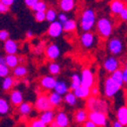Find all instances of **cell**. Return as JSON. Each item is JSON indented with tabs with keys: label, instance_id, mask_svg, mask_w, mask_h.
<instances>
[{
	"label": "cell",
	"instance_id": "cell-1",
	"mask_svg": "<svg viewBox=\"0 0 127 127\" xmlns=\"http://www.w3.org/2000/svg\"><path fill=\"white\" fill-rule=\"evenodd\" d=\"M97 18H96V12L92 8L85 9L80 18V28L83 31H90L93 29V27L96 25Z\"/></svg>",
	"mask_w": 127,
	"mask_h": 127
},
{
	"label": "cell",
	"instance_id": "cell-2",
	"mask_svg": "<svg viewBox=\"0 0 127 127\" xmlns=\"http://www.w3.org/2000/svg\"><path fill=\"white\" fill-rule=\"evenodd\" d=\"M96 29L98 34L103 38H108L112 34L113 23L108 17H101L96 22Z\"/></svg>",
	"mask_w": 127,
	"mask_h": 127
},
{
	"label": "cell",
	"instance_id": "cell-3",
	"mask_svg": "<svg viewBox=\"0 0 127 127\" xmlns=\"http://www.w3.org/2000/svg\"><path fill=\"white\" fill-rule=\"evenodd\" d=\"M87 108L90 111H99V112H108V103L107 101L100 99L95 96H90L87 99Z\"/></svg>",
	"mask_w": 127,
	"mask_h": 127
},
{
	"label": "cell",
	"instance_id": "cell-4",
	"mask_svg": "<svg viewBox=\"0 0 127 127\" xmlns=\"http://www.w3.org/2000/svg\"><path fill=\"white\" fill-rule=\"evenodd\" d=\"M121 90V86H119L117 83H115L112 78L108 77L104 82V95L106 98H113L118 94V92Z\"/></svg>",
	"mask_w": 127,
	"mask_h": 127
},
{
	"label": "cell",
	"instance_id": "cell-5",
	"mask_svg": "<svg viewBox=\"0 0 127 127\" xmlns=\"http://www.w3.org/2000/svg\"><path fill=\"white\" fill-rule=\"evenodd\" d=\"M97 42V37L92 31H84V32L80 35V43L84 49L90 50L95 46Z\"/></svg>",
	"mask_w": 127,
	"mask_h": 127
},
{
	"label": "cell",
	"instance_id": "cell-6",
	"mask_svg": "<svg viewBox=\"0 0 127 127\" xmlns=\"http://www.w3.org/2000/svg\"><path fill=\"white\" fill-rule=\"evenodd\" d=\"M34 108L38 111V112H43V111L53 109L54 106L52 105V103L50 101V98H49L47 95L40 94L34 102Z\"/></svg>",
	"mask_w": 127,
	"mask_h": 127
},
{
	"label": "cell",
	"instance_id": "cell-7",
	"mask_svg": "<svg viewBox=\"0 0 127 127\" xmlns=\"http://www.w3.org/2000/svg\"><path fill=\"white\" fill-rule=\"evenodd\" d=\"M107 47H108V51L110 52V54L116 57V56H119L122 54L123 49H124V44L120 38L114 37V38H111L108 41Z\"/></svg>",
	"mask_w": 127,
	"mask_h": 127
},
{
	"label": "cell",
	"instance_id": "cell-8",
	"mask_svg": "<svg viewBox=\"0 0 127 127\" xmlns=\"http://www.w3.org/2000/svg\"><path fill=\"white\" fill-rule=\"evenodd\" d=\"M89 119L92 120L98 127H105L107 125V116L104 112L99 111H90Z\"/></svg>",
	"mask_w": 127,
	"mask_h": 127
},
{
	"label": "cell",
	"instance_id": "cell-9",
	"mask_svg": "<svg viewBox=\"0 0 127 127\" xmlns=\"http://www.w3.org/2000/svg\"><path fill=\"white\" fill-rule=\"evenodd\" d=\"M103 68L106 72L111 74V73L117 71L120 68V63L115 56H111V57H108L104 60Z\"/></svg>",
	"mask_w": 127,
	"mask_h": 127
},
{
	"label": "cell",
	"instance_id": "cell-10",
	"mask_svg": "<svg viewBox=\"0 0 127 127\" xmlns=\"http://www.w3.org/2000/svg\"><path fill=\"white\" fill-rule=\"evenodd\" d=\"M64 31L63 23L59 20H55L50 23L49 28H47V34L51 37H59Z\"/></svg>",
	"mask_w": 127,
	"mask_h": 127
},
{
	"label": "cell",
	"instance_id": "cell-11",
	"mask_svg": "<svg viewBox=\"0 0 127 127\" xmlns=\"http://www.w3.org/2000/svg\"><path fill=\"white\" fill-rule=\"evenodd\" d=\"M81 79H82L83 86H86L88 88H92L94 86L95 78H94V74L91 71V69H88V68L84 69L81 74Z\"/></svg>",
	"mask_w": 127,
	"mask_h": 127
},
{
	"label": "cell",
	"instance_id": "cell-12",
	"mask_svg": "<svg viewBox=\"0 0 127 127\" xmlns=\"http://www.w3.org/2000/svg\"><path fill=\"white\" fill-rule=\"evenodd\" d=\"M57 79L53 75H47L40 79V87L44 90H54L57 84Z\"/></svg>",
	"mask_w": 127,
	"mask_h": 127
},
{
	"label": "cell",
	"instance_id": "cell-13",
	"mask_svg": "<svg viewBox=\"0 0 127 127\" xmlns=\"http://www.w3.org/2000/svg\"><path fill=\"white\" fill-rule=\"evenodd\" d=\"M61 55V50L60 46L56 43H51L46 46L45 49V57L51 60V61H55L57 60Z\"/></svg>",
	"mask_w": 127,
	"mask_h": 127
},
{
	"label": "cell",
	"instance_id": "cell-14",
	"mask_svg": "<svg viewBox=\"0 0 127 127\" xmlns=\"http://www.w3.org/2000/svg\"><path fill=\"white\" fill-rule=\"evenodd\" d=\"M126 7V2L124 0H111L109 3L110 12L114 15H119V13Z\"/></svg>",
	"mask_w": 127,
	"mask_h": 127
},
{
	"label": "cell",
	"instance_id": "cell-15",
	"mask_svg": "<svg viewBox=\"0 0 127 127\" xmlns=\"http://www.w3.org/2000/svg\"><path fill=\"white\" fill-rule=\"evenodd\" d=\"M23 102V95L19 90H12L10 92V103L14 107H18Z\"/></svg>",
	"mask_w": 127,
	"mask_h": 127
},
{
	"label": "cell",
	"instance_id": "cell-16",
	"mask_svg": "<svg viewBox=\"0 0 127 127\" xmlns=\"http://www.w3.org/2000/svg\"><path fill=\"white\" fill-rule=\"evenodd\" d=\"M4 51L7 55H16L18 52V44L13 39L8 38L4 41Z\"/></svg>",
	"mask_w": 127,
	"mask_h": 127
},
{
	"label": "cell",
	"instance_id": "cell-17",
	"mask_svg": "<svg viewBox=\"0 0 127 127\" xmlns=\"http://www.w3.org/2000/svg\"><path fill=\"white\" fill-rule=\"evenodd\" d=\"M44 124L46 125H51L54 121H55V118H56V114L54 112V110L51 109V110H46V111H43V112H40V115L38 117Z\"/></svg>",
	"mask_w": 127,
	"mask_h": 127
},
{
	"label": "cell",
	"instance_id": "cell-18",
	"mask_svg": "<svg viewBox=\"0 0 127 127\" xmlns=\"http://www.w3.org/2000/svg\"><path fill=\"white\" fill-rule=\"evenodd\" d=\"M55 122H56L57 125L60 126V127H69V125H70L69 116H68L65 112H63V111H61V112H58V113L56 114Z\"/></svg>",
	"mask_w": 127,
	"mask_h": 127
},
{
	"label": "cell",
	"instance_id": "cell-19",
	"mask_svg": "<svg viewBox=\"0 0 127 127\" xmlns=\"http://www.w3.org/2000/svg\"><path fill=\"white\" fill-rule=\"evenodd\" d=\"M78 99H88L91 96V88H88L86 86H80L79 88L75 89L73 91Z\"/></svg>",
	"mask_w": 127,
	"mask_h": 127
},
{
	"label": "cell",
	"instance_id": "cell-20",
	"mask_svg": "<svg viewBox=\"0 0 127 127\" xmlns=\"http://www.w3.org/2000/svg\"><path fill=\"white\" fill-rule=\"evenodd\" d=\"M116 118L122 125L127 127V106H121L117 109Z\"/></svg>",
	"mask_w": 127,
	"mask_h": 127
},
{
	"label": "cell",
	"instance_id": "cell-21",
	"mask_svg": "<svg viewBox=\"0 0 127 127\" xmlns=\"http://www.w3.org/2000/svg\"><path fill=\"white\" fill-rule=\"evenodd\" d=\"M59 6L63 12H70L76 7V0H60Z\"/></svg>",
	"mask_w": 127,
	"mask_h": 127
},
{
	"label": "cell",
	"instance_id": "cell-22",
	"mask_svg": "<svg viewBox=\"0 0 127 127\" xmlns=\"http://www.w3.org/2000/svg\"><path fill=\"white\" fill-rule=\"evenodd\" d=\"M74 118H75V121L77 123L82 124V123H84L85 121H87L89 119V113L85 109H79V110L76 111Z\"/></svg>",
	"mask_w": 127,
	"mask_h": 127
},
{
	"label": "cell",
	"instance_id": "cell-23",
	"mask_svg": "<svg viewBox=\"0 0 127 127\" xmlns=\"http://www.w3.org/2000/svg\"><path fill=\"white\" fill-rule=\"evenodd\" d=\"M19 63V58L16 55H7L5 57V64L10 69H14L15 67H17Z\"/></svg>",
	"mask_w": 127,
	"mask_h": 127
},
{
	"label": "cell",
	"instance_id": "cell-24",
	"mask_svg": "<svg viewBox=\"0 0 127 127\" xmlns=\"http://www.w3.org/2000/svg\"><path fill=\"white\" fill-rule=\"evenodd\" d=\"M31 111H32V105L29 102H22L18 106V112L22 116H26V115L30 114Z\"/></svg>",
	"mask_w": 127,
	"mask_h": 127
},
{
	"label": "cell",
	"instance_id": "cell-25",
	"mask_svg": "<svg viewBox=\"0 0 127 127\" xmlns=\"http://www.w3.org/2000/svg\"><path fill=\"white\" fill-rule=\"evenodd\" d=\"M69 86L66 82H64V81H58L57 84H56V87H55V91L59 94H61L62 96L63 95H66L68 92H69Z\"/></svg>",
	"mask_w": 127,
	"mask_h": 127
},
{
	"label": "cell",
	"instance_id": "cell-26",
	"mask_svg": "<svg viewBox=\"0 0 127 127\" xmlns=\"http://www.w3.org/2000/svg\"><path fill=\"white\" fill-rule=\"evenodd\" d=\"M49 98H50V101H51V103H52V105L54 107H58V106H60L62 104V101H63L62 95L57 93L56 91L49 95Z\"/></svg>",
	"mask_w": 127,
	"mask_h": 127
},
{
	"label": "cell",
	"instance_id": "cell-27",
	"mask_svg": "<svg viewBox=\"0 0 127 127\" xmlns=\"http://www.w3.org/2000/svg\"><path fill=\"white\" fill-rule=\"evenodd\" d=\"M77 21L75 19H68L66 22L63 23V27H64V31L66 32H73L77 29Z\"/></svg>",
	"mask_w": 127,
	"mask_h": 127
},
{
	"label": "cell",
	"instance_id": "cell-28",
	"mask_svg": "<svg viewBox=\"0 0 127 127\" xmlns=\"http://www.w3.org/2000/svg\"><path fill=\"white\" fill-rule=\"evenodd\" d=\"M15 85V79L11 76H7L2 81V89L4 91H10L12 87Z\"/></svg>",
	"mask_w": 127,
	"mask_h": 127
},
{
	"label": "cell",
	"instance_id": "cell-29",
	"mask_svg": "<svg viewBox=\"0 0 127 127\" xmlns=\"http://www.w3.org/2000/svg\"><path fill=\"white\" fill-rule=\"evenodd\" d=\"M12 73L14 78H24L27 75V69L22 65H18L17 67H15L13 69Z\"/></svg>",
	"mask_w": 127,
	"mask_h": 127
},
{
	"label": "cell",
	"instance_id": "cell-30",
	"mask_svg": "<svg viewBox=\"0 0 127 127\" xmlns=\"http://www.w3.org/2000/svg\"><path fill=\"white\" fill-rule=\"evenodd\" d=\"M110 77L112 78V80H113L115 83H117L119 86H121V87L123 86L124 82H123V73H122V70L118 69L117 71L111 73V76H110Z\"/></svg>",
	"mask_w": 127,
	"mask_h": 127
},
{
	"label": "cell",
	"instance_id": "cell-31",
	"mask_svg": "<svg viewBox=\"0 0 127 127\" xmlns=\"http://www.w3.org/2000/svg\"><path fill=\"white\" fill-rule=\"evenodd\" d=\"M80 86H82V79H81V75L79 74H73L72 78H71V86L70 88L74 91L75 89L79 88Z\"/></svg>",
	"mask_w": 127,
	"mask_h": 127
},
{
	"label": "cell",
	"instance_id": "cell-32",
	"mask_svg": "<svg viewBox=\"0 0 127 127\" xmlns=\"http://www.w3.org/2000/svg\"><path fill=\"white\" fill-rule=\"evenodd\" d=\"M77 96L75 95V93L74 92H68L66 95H65V97H64V101H65L68 105H70V106H74V105H76V103H77Z\"/></svg>",
	"mask_w": 127,
	"mask_h": 127
},
{
	"label": "cell",
	"instance_id": "cell-33",
	"mask_svg": "<svg viewBox=\"0 0 127 127\" xmlns=\"http://www.w3.org/2000/svg\"><path fill=\"white\" fill-rule=\"evenodd\" d=\"M9 110H10V106L8 102L3 98H0V115L7 114L9 112Z\"/></svg>",
	"mask_w": 127,
	"mask_h": 127
},
{
	"label": "cell",
	"instance_id": "cell-34",
	"mask_svg": "<svg viewBox=\"0 0 127 127\" xmlns=\"http://www.w3.org/2000/svg\"><path fill=\"white\" fill-rule=\"evenodd\" d=\"M47 69H49L50 74L53 75V76L59 75L61 73V66L57 63H51L49 65V67H47Z\"/></svg>",
	"mask_w": 127,
	"mask_h": 127
},
{
	"label": "cell",
	"instance_id": "cell-35",
	"mask_svg": "<svg viewBox=\"0 0 127 127\" xmlns=\"http://www.w3.org/2000/svg\"><path fill=\"white\" fill-rule=\"evenodd\" d=\"M45 15H46V21L49 22H53L57 19V11L53 8H47V10L45 11Z\"/></svg>",
	"mask_w": 127,
	"mask_h": 127
},
{
	"label": "cell",
	"instance_id": "cell-36",
	"mask_svg": "<svg viewBox=\"0 0 127 127\" xmlns=\"http://www.w3.org/2000/svg\"><path fill=\"white\" fill-rule=\"evenodd\" d=\"M32 10L35 11H46L47 10V4L43 0H38L37 3L32 7Z\"/></svg>",
	"mask_w": 127,
	"mask_h": 127
},
{
	"label": "cell",
	"instance_id": "cell-37",
	"mask_svg": "<svg viewBox=\"0 0 127 127\" xmlns=\"http://www.w3.org/2000/svg\"><path fill=\"white\" fill-rule=\"evenodd\" d=\"M9 73H10V68L6 64H0V78H5L9 76Z\"/></svg>",
	"mask_w": 127,
	"mask_h": 127
},
{
	"label": "cell",
	"instance_id": "cell-38",
	"mask_svg": "<svg viewBox=\"0 0 127 127\" xmlns=\"http://www.w3.org/2000/svg\"><path fill=\"white\" fill-rule=\"evenodd\" d=\"M34 19L37 22H43L44 20H46L45 11H35L34 12Z\"/></svg>",
	"mask_w": 127,
	"mask_h": 127
},
{
	"label": "cell",
	"instance_id": "cell-39",
	"mask_svg": "<svg viewBox=\"0 0 127 127\" xmlns=\"http://www.w3.org/2000/svg\"><path fill=\"white\" fill-rule=\"evenodd\" d=\"M28 127H46V124H44L39 118L37 119H33L29 122Z\"/></svg>",
	"mask_w": 127,
	"mask_h": 127
},
{
	"label": "cell",
	"instance_id": "cell-40",
	"mask_svg": "<svg viewBox=\"0 0 127 127\" xmlns=\"http://www.w3.org/2000/svg\"><path fill=\"white\" fill-rule=\"evenodd\" d=\"M9 38V32L7 30H0V40L5 41Z\"/></svg>",
	"mask_w": 127,
	"mask_h": 127
},
{
	"label": "cell",
	"instance_id": "cell-41",
	"mask_svg": "<svg viewBox=\"0 0 127 127\" xmlns=\"http://www.w3.org/2000/svg\"><path fill=\"white\" fill-rule=\"evenodd\" d=\"M68 19H69V18H68V16H67L66 12H62V13H60V14L58 15V20H59L60 22H62V23L66 22Z\"/></svg>",
	"mask_w": 127,
	"mask_h": 127
},
{
	"label": "cell",
	"instance_id": "cell-42",
	"mask_svg": "<svg viewBox=\"0 0 127 127\" xmlns=\"http://www.w3.org/2000/svg\"><path fill=\"white\" fill-rule=\"evenodd\" d=\"M119 18L122 20V21H127V7H125L120 13H119Z\"/></svg>",
	"mask_w": 127,
	"mask_h": 127
},
{
	"label": "cell",
	"instance_id": "cell-43",
	"mask_svg": "<svg viewBox=\"0 0 127 127\" xmlns=\"http://www.w3.org/2000/svg\"><path fill=\"white\" fill-rule=\"evenodd\" d=\"M37 1H38V0H24V3H25V5L27 7L32 9V7L37 3Z\"/></svg>",
	"mask_w": 127,
	"mask_h": 127
},
{
	"label": "cell",
	"instance_id": "cell-44",
	"mask_svg": "<svg viewBox=\"0 0 127 127\" xmlns=\"http://www.w3.org/2000/svg\"><path fill=\"white\" fill-rule=\"evenodd\" d=\"M98 95H99V88L97 86H93L91 88V96L98 97Z\"/></svg>",
	"mask_w": 127,
	"mask_h": 127
},
{
	"label": "cell",
	"instance_id": "cell-45",
	"mask_svg": "<svg viewBox=\"0 0 127 127\" xmlns=\"http://www.w3.org/2000/svg\"><path fill=\"white\" fill-rule=\"evenodd\" d=\"M9 9V6L5 5L3 2L0 1V13H6Z\"/></svg>",
	"mask_w": 127,
	"mask_h": 127
},
{
	"label": "cell",
	"instance_id": "cell-46",
	"mask_svg": "<svg viewBox=\"0 0 127 127\" xmlns=\"http://www.w3.org/2000/svg\"><path fill=\"white\" fill-rule=\"evenodd\" d=\"M84 127H98L96 124H95L92 120H90V119H88L87 121H85L84 122Z\"/></svg>",
	"mask_w": 127,
	"mask_h": 127
},
{
	"label": "cell",
	"instance_id": "cell-47",
	"mask_svg": "<svg viewBox=\"0 0 127 127\" xmlns=\"http://www.w3.org/2000/svg\"><path fill=\"white\" fill-rule=\"evenodd\" d=\"M122 73H123V82L125 85H127V69H123Z\"/></svg>",
	"mask_w": 127,
	"mask_h": 127
},
{
	"label": "cell",
	"instance_id": "cell-48",
	"mask_svg": "<svg viewBox=\"0 0 127 127\" xmlns=\"http://www.w3.org/2000/svg\"><path fill=\"white\" fill-rule=\"evenodd\" d=\"M1 2H3L5 5L7 6H11L13 3H14V0H0Z\"/></svg>",
	"mask_w": 127,
	"mask_h": 127
},
{
	"label": "cell",
	"instance_id": "cell-49",
	"mask_svg": "<svg viewBox=\"0 0 127 127\" xmlns=\"http://www.w3.org/2000/svg\"><path fill=\"white\" fill-rule=\"evenodd\" d=\"M112 127H125V126L122 125L118 120H116V121H114V122L112 123Z\"/></svg>",
	"mask_w": 127,
	"mask_h": 127
},
{
	"label": "cell",
	"instance_id": "cell-50",
	"mask_svg": "<svg viewBox=\"0 0 127 127\" xmlns=\"http://www.w3.org/2000/svg\"><path fill=\"white\" fill-rule=\"evenodd\" d=\"M25 35H26V37H27V38H32V37H33V32H32L31 30H28Z\"/></svg>",
	"mask_w": 127,
	"mask_h": 127
},
{
	"label": "cell",
	"instance_id": "cell-51",
	"mask_svg": "<svg viewBox=\"0 0 127 127\" xmlns=\"http://www.w3.org/2000/svg\"><path fill=\"white\" fill-rule=\"evenodd\" d=\"M0 64H5V57H2L0 55Z\"/></svg>",
	"mask_w": 127,
	"mask_h": 127
},
{
	"label": "cell",
	"instance_id": "cell-52",
	"mask_svg": "<svg viewBox=\"0 0 127 127\" xmlns=\"http://www.w3.org/2000/svg\"><path fill=\"white\" fill-rule=\"evenodd\" d=\"M50 127H60V126H58V125H57V123L54 121V122H53V123L50 125Z\"/></svg>",
	"mask_w": 127,
	"mask_h": 127
},
{
	"label": "cell",
	"instance_id": "cell-53",
	"mask_svg": "<svg viewBox=\"0 0 127 127\" xmlns=\"http://www.w3.org/2000/svg\"><path fill=\"white\" fill-rule=\"evenodd\" d=\"M124 69H127V60L124 62Z\"/></svg>",
	"mask_w": 127,
	"mask_h": 127
},
{
	"label": "cell",
	"instance_id": "cell-54",
	"mask_svg": "<svg viewBox=\"0 0 127 127\" xmlns=\"http://www.w3.org/2000/svg\"><path fill=\"white\" fill-rule=\"evenodd\" d=\"M124 1H125V2H127V0H124Z\"/></svg>",
	"mask_w": 127,
	"mask_h": 127
}]
</instances>
